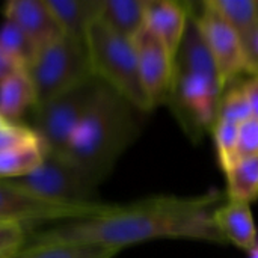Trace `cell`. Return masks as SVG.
<instances>
[{
	"label": "cell",
	"mask_w": 258,
	"mask_h": 258,
	"mask_svg": "<svg viewBox=\"0 0 258 258\" xmlns=\"http://www.w3.org/2000/svg\"><path fill=\"white\" fill-rule=\"evenodd\" d=\"M94 77L127 100L141 113L154 110L138 65L133 39L113 32L100 18L94 21L85 36Z\"/></svg>",
	"instance_id": "277c9868"
},
{
	"label": "cell",
	"mask_w": 258,
	"mask_h": 258,
	"mask_svg": "<svg viewBox=\"0 0 258 258\" xmlns=\"http://www.w3.org/2000/svg\"><path fill=\"white\" fill-rule=\"evenodd\" d=\"M36 92V104L59 97L92 79L85 41L65 35L38 48L24 68Z\"/></svg>",
	"instance_id": "5b68a950"
},
{
	"label": "cell",
	"mask_w": 258,
	"mask_h": 258,
	"mask_svg": "<svg viewBox=\"0 0 258 258\" xmlns=\"http://www.w3.org/2000/svg\"><path fill=\"white\" fill-rule=\"evenodd\" d=\"M147 0H103L100 20L113 32L133 39L145 27Z\"/></svg>",
	"instance_id": "e0dca14e"
},
{
	"label": "cell",
	"mask_w": 258,
	"mask_h": 258,
	"mask_svg": "<svg viewBox=\"0 0 258 258\" xmlns=\"http://www.w3.org/2000/svg\"><path fill=\"white\" fill-rule=\"evenodd\" d=\"M189 21V3L174 0H147L145 27L150 29L175 57Z\"/></svg>",
	"instance_id": "7c38bea8"
},
{
	"label": "cell",
	"mask_w": 258,
	"mask_h": 258,
	"mask_svg": "<svg viewBox=\"0 0 258 258\" xmlns=\"http://www.w3.org/2000/svg\"><path fill=\"white\" fill-rule=\"evenodd\" d=\"M227 197L251 204L258 200V156L236 160L225 172Z\"/></svg>",
	"instance_id": "d6986e66"
},
{
	"label": "cell",
	"mask_w": 258,
	"mask_h": 258,
	"mask_svg": "<svg viewBox=\"0 0 258 258\" xmlns=\"http://www.w3.org/2000/svg\"><path fill=\"white\" fill-rule=\"evenodd\" d=\"M62 35L85 41L89 26L100 18L103 0H45Z\"/></svg>",
	"instance_id": "5bb4252c"
},
{
	"label": "cell",
	"mask_w": 258,
	"mask_h": 258,
	"mask_svg": "<svg viewBox=\"0 0 258 258\" xmlns=\"http://www.w3.org/2000/svg\"><path fill=\"white\" fill-rule=\"evenodd\" d=\"M248 65H249V76L258 74V29L255 30L249 45L246 47Z\"/></svg>",
	"instance_id": "f1b7e54d"
},
{
	"label": "cell",
	"mask_w": 258,
	"mask_h": 258,
	"mask_svg": "<svg viewBox=\"0 0 258 258\" xmlns=\"http://www.w3.org/2000/svg\"><path fill=\"white\" fill-rule=\"evenodd\" d=\"M29 228L15 224H0V258L14 257L27 242Z\"/></svg>",
	"instance_id": "d4e9b609"
},
{
	"label": "cell",
	"mask_w": 258,
	"mask_h": 258,
	"mask_svg": "<svg viewBox=\"0 0 258 258\" xmlns=\"http://www.w3.org/2000/svg\"><path fill=\"white\" fill-rule=\"evenodd\" d=\"M239 83H240V88L248 100L252 116L258 118V74L248 76V79H245Z\"/></svg>",
	"instance_id": "4316f807"
},
{
	"label": "cell",
	"mask_w": 258,
	"mask_h": 258,
	"mask_svg": "<svg viewBox=\"0 0 258 258\" xmlns=\"http://www.w3.org/2000/svg\"><path fill=\"white\" fill-rule=\"evenodd\" d=\"M240 36L245 51L258 29L257 0H206Z\"/></svg>",
	"instance_id": "ac0fdd59"
},
{
	"label": "cell",
	"mask_w": 258,
	"mask_h": 258,
	"mask_svg": "<svg viewBox=\"0 0 258 258\" xmlns=\"http://www.w3.org/2000/svg\"><path fill=\"white\" fill-rule=\"evenodd\" d=\"M18 70H24V68L0 47V82H3L11 74L17 73Z\"/></svg>",
	"instance_id": "83f0119b"
},
{
	"label": "cell",
	"mask_w": 258,
	"mask_h": 258,
	"mask_svg": "<svg viewBox=\"0 0 258 258\" xmlns=\"http://www.w3.org/2000/svg\"><path fill=\"white\" fill-rule=\"evenodd\" d=\"M215 224L225 243L249 251L257 243V227L251 204L227 200L215 212Z\"/></svg>",
	"instance_id": "4fadbf2b"
},
{
	"label": "cell",
	"mask_w": 258,
	"mask_h": 258,
	"mask_svg": "<svg viewBox=\"0 0 258 258\" xmlns=\"http://www.w3.org/2000/svg\"><path fill=\"white\" fill-rule=\"evenodd\" d=\"M139 115L141 112L127 100L100 82L85 118L62 156L100 186L136 141L141 132Z\"/></svg>",
	"instance_id": "3957f363"
},
{
	"label": "cell",
	"mask_w": 258,
	"mask_h": 258,
	"mask_svg": "<svg viewBox=\"0 0 258 258\" xmlns=\"http://www.w3.org/2000/svg\"><path fill=\"white\" fill-rule=\"evenodd\" d=\"M47 150L42 142L29 144L0 153V180H15L41 166Z\"/></svg>",
	"instance_id": "ffe728a7"
},
{
	"label": "cell",
	"mask_w": 258,
	"mask_h": 258,
	"mask_svg": "<svg viewBox=\"0 0 258 258\" xmlns=\"http://www.w3.org/2000/svg\"><path fill=\"white\" fill-rule=\"evenodd\" d=\"M116 249L68 240L39 239L29 234L26 245L11 258H115Z\"/></svg>",
	"instance_id": "9a60e30c"
},
{
	"label": "cell",
	"mask_w": 258,
	"mask_h": 258,
	"mask_svg": "<svg viewBox=\"0 0 258 258\" xmlns=\"http://www.w3.org/2000/svg\"><path fill=\"white\" fill-rule=\"evenodd\" d=\"M100 82L92 79L59 97L36 104L33 130L41 138L47 153L65 154L70 142L85 118Z\"/></svg>",
	"instance_id": "52a82bcc"
},
{
	"label": "cell",
	"mask_w": 258,
	"mask_h": 258,
	"mask_svg": "<svg viewBox=\"0 0 258 258\" xmlns=\"http://www.w3.org/2000/svg\"><path fill=\"white\" fill-rule=\"evenodd\" d=\"M0 47L9 56H12L23 68L30 63V60L38 51L30 38L17 24L8 20H5V23L0 26Z\"/></svg>",
	"instance_id": "44dd1931"
},
{
	"label": "cell",
	"mask_w": 258,
	"mask_h": 258,
	"mask_svg": "<svg viewBox=\"0 0 258 258\" xmlns=\"http://www.w3.org/2000/svg\"><path fill=\"white\" fill-rule=\"evenodd\" d=\"M35 106L36 92L26 70H18L0 82V115L6 121L17 122Z\"/></svg>",
	"instance_id": "2e32d148"
},
{
	"label": "cell",
	"mask_w": 258,
	"mask_h": 258,
	"mask_svg": "<svg viewBox=\"0 0 258 258\" xmlns=\"http://www.w3.org/2000/svg\"><path fill=\"white\" fill-rule=\"evenodd\" d=\"M251 116H252V112L240 88V83H234L228 86L222 94L218 119H225V121H231L236 124H242Z\"/></svg>",
	"instance_id": "603a6c76"
},
{
	"label": "cell",
	"mask_w": 258,
	"mask_h": 258,
	"mask_svg": "<svg viewBox=\"0 0 258 258\" xmlns=\"http://www.w3.org/2000/svg\"><path fill=\"white\" fill-rule=\"evenodd\" d=\"M190 11L216 65L224 89L237 83L242 74L249 76L248 56L236 30L206 2L190 3Z\"/></svg>",
	"instance_id": "ba28073f"
},
{
	"label": "cell",
	"mask_w": 258,
	"mask_h": 258,
	"mask_svg": "<svg viewBox=\"0 0 258 258\" xmlns=\"http://www.w3.org/2000/svg\"><path fill=\"white\" fill-rule=\"evenodd\" d=\"M227 194L212 189L192 197L159 195L125 204H103L85 218L65 221L29 234L39 239L68 240L122 251L163 239L227 245L215 224L216 209Z\"/></svg>",
	"instance_id": "6da1fadb"
},
{
	"label": "cell",
	"mask_w": 258,
	"mask_h": 258,
	"mask_svg": "<svg viewBox=\"0 0 258 258\" xmlns=\"http://www.w3.org/2000/svg\"><path fill=\"white\" fill-rule=\"evenodd\" d=\"M8 122H9V121H6V119H5V118H3V116L0 115V127H3V125H6Z\"/></svg>",
	"instance_id": "4dcf8cb0"
},
{
	"label": "cell",
	"mask_w": 258,
	"mask_h": 258,
	"mask_svg": "<svg viewBox=\"0 0 258 258\" xmlns=\"http://www.w3.org/2000/svg\"><path fill=\"white\" fill-rule=\"evenodd\" d=\"M3 15L17 24L36 48L62 35L45 0H11L3 5Z\"/></svg>",
	"instance_id": "8fae6325"
},
{
	"label": "cell",
	"mask_w": 258,
	"mask_h": 258,
	"mask_svg": "<svg viewBox=\"0 0 258 258\" xmlns=\"http://www.w3.org/2000/svg\"><path fill=\"white\" fill-rule=\"evenodd\" d=\"M224 91L189 3L187 29L174 57V80L166 106L192 142L213 132Z\"/></svg>",
	"instance_id": "7a4b0ae2"
},
{
	"label": "cell",
	"mask_w": 258,
	"mask_h": 258,
	"mask_svg": "<svg viewBox=\"0 0 258 258\" xmlns=\"http://www.w3.org/2000/svg\"><path fill=\"white\" fill-rule=\"evenodd\" d=\"M239 128H240V124L225 121V119H218L213 127L212 135H213L215 150L218 156V163L222 172H225L236 162Z\"/></svg>",
	"instance_id": "7402d4cb"
},
{
	"label": "cell",
	"mask_w": 258,
	"mask_h": 258,
	"mask_svg": "<svg viewBox=\"0 0 258 258\" xmlns=\"http://www.w3.org/2000/svg\"><path fill=\"white\" fill-rule=\"evenodd\" d=\"M15 187L50 203L65 206H91L98 201V186L68 157L47 153L32 174L8 180Z\"/></svg>",
	"instance_id": "8992f818"
},
{
	"label": "cell",
	"mask_w": 258,
	"mask_h": 258,
	"mask_svg": "<svg viewBox=\"0 0 258 258\" xmlns=\"http://www.w3.org/2000/svg\"><path fill=\"white\" fill-rule=\"evenodd\" d=\"M35 142L42 141L33 130V127L23 125L18 122H8L6 125L0 127V153Z\"/></svg>",
	"instance_id": "cb8c5ba5"
},
{
	"label": "cell",
	"mask_w": 258,
	"mask_h": 258,
	"mask_svg": "<svg viewBox=\"0 0 258 258\" xmlns=\"http://www.w3.org/2000/svg\"><path fill=\"white\" fill-rule=\"evenodd\" d=\"M141 79L145 92L154 109L166 106L172 80H174V57L163 42L147 27L133 38Z\"/></svg>",
	"instance_id": "30bf717a"
},
{
	"label": "cell",
	"mask_w": 258,
	"mask_h": 258,
	"mask_svg": "<svg viewBox=\"0 0 258 258\" xmlns=\"http://www.w3.org/2000/svg\"><path fill=\"white\" fill-rule=\"evenodd\" d=\"M104 203L91 206H65L36 198L8 180H0V224H15L32 230V225L50 221H73L98 212Z\"/></svg>",
	"instance_id": "9c48e42d"
},
{
	"label": "cell",
	"mask_w": 258,
	"mask_h": 258,
	"mask_svg": "<svg viewBox=\"0 0 258 258\" xmlns=\"http://www.w3.org/2000/svg\"><path fill=\"white\" fill-rule=\"evenodd\" d=\"M246 258H258V240H257V243L248 251V257Z\"/></svg>",
	"instance_id": "f546056e"
},
{
	"label": "cell",
	"mask_w": 258,
	"mask_h": 258,
	"mask_svg": "<svg viewBox=\"0 0 258 258\" xmlns=\"http://www.w3.org/2000/svg\"><path fill=\"white\" fill-rule=\"evenodd\" d=\"M258 156V118L251 116L240 124L236 160Z\"/></svg>",
	"instance_id": "484cf974"
}]
</instances>
